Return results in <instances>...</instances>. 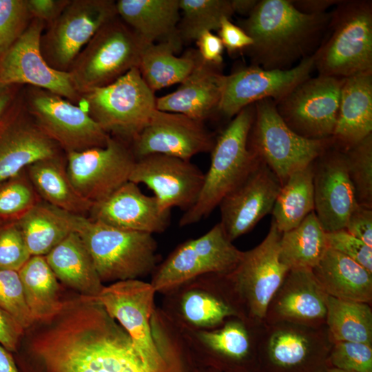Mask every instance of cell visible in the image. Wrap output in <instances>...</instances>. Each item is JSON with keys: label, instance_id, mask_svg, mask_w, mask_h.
<instances>
[{"label": "cell", "instance_id": "1", "mask_svg": "<svg viewBox=\"0 0 372 372\" xmlns=\"http://www.w3.org/2000/svg\"><path fill=\"white\" fill-rule=\"evenodd\" d=\"M39 324L14 353L19 372H163L94 298L66 299L56 316Z\"/></svg>", "mask_w": 372, "mask_h": 372}, {"label": "cell", "instance_id": "2", "mask_svg": "<svg viewBox=\"0 0 372 372\" xmlns=\"http://www.w3.org/2000/svg\"><path fill=\"white\" fill-rule=\"evenodd\" d=\"M331 12L307 14L291 0H260L239 26L253 44L245 52L251 64L267 70L290 69L312 56L321 44Z\"/></svg>", "mask_w": 372, "mask_h": 372}, {"label": "cell", "instance_id": "3", "mask_svg": "<svg viewBox=\"0 0 372 372\" xmlns=\"http://www.w3.org/2000/svg\"><path fill=\"white\" fill-rule=\"evenodd\" d=\"M254 115V104L245 107L216 138L200 194L194 205L180 217V227L193 225L208 216L258 163L260 159L248 146Z\"/></svg>", "mask_w": 372, "mask_h": 372}, {"label": "cell", "instance_id": "4", "mask_svg": "<svg viewBox=\"0 0 372 372\" xmlns=\"http://www.w3.org/2000/svg\"><path fill=\"white\" fill-rule=\"evenodd\" d=\"M76 233L90 254L101 282L138 279L156 266L153 234L125 230L70 213Z\"/></svg>", "mask_w": 372, "mask_h": 372}, {"label": "cell", "instance_id": "5", "mask_svg": "<svg viewBox=\"0 0 372 372\" xmlns=\"http://www.w3.org/2000/svg\"><path fill=\"white\" fill-rule=\"evenodd\" d=\"M313 55L318 75L345 79L372 72V1L341 0Z\"/></svg>", "mask_w": 372, "mask_h": 372}, {"label": "cell", "instance_id": "6", "mask_svg": "<svg viewBox=\"0 0 372 372\" xmlns=\"http://www.w3.org/2000/svg\"><path fill=\"white\" fill-rule=\"evenodd\" d=\"M156 99L136 67L107 85L81 94L79 105L109 135L132 143L149 123Z\"/></svg>", "mask_w": 372, "mask_h": 372}, {"label": "cell", "instance_id": "7", "mask_svg": "<svg viewBox=\"0 0 372 372\" xmlns=\"http://www.w3.org/2000/svg\"><path fill=\"white\" fill-rule=\"evenodd\" d=\"M281 234L271 220L265 239L243 251L237 267L224 275L242 319L253 325L264 324L268 305L289 271L280 260Z\"/></svg>", "mask_w": 372, "mask_h": 372}, {"label": "cell", "instance_id": "8", "mask_svg": "<svg viewBox=\"0 0 372 372\" xmlns=\"http://www.w3.org/2000/svg\"><path fill=\"white\" fill-rule=\"evenodd\" d=\"M249 148L273 172L282 185L293 172L311 164L333 145L331 138L309 139L292 131L271 99L254 103Z\"/></svg>", "mask_w": 372, "mask_h": 372}, {"label": "cell", "instance_id": "9", "mask_svg": "<svg viewBox=\"0 0 372 372\" xmlns=\"http://www.w3.org/2000/svg\"><path fill=\"white\" fill-rule=\"evenodd\" d=\"M146 45L118 16L110 20L82 49L68 71L76 90L81 95L138 68Z\"/></svg>", "mask_w": 372, "mask_h": 372}, {"label": "cell", "instance_id": "10", "mask_svg": "<svg viewBox=\"0 0 372 372\" xmlns=\"http://www.w3.org/2000/svg\"><path fill=\"white\" fill-rule=\"evenodd\" d=\"M333 342L326 324L311 327L289 322L262 325L256 372H322Z\"/></svg>", "mask_w": 372, "mask_h": 372}, {"label": "cell", "instance_id": "11", "mask_svg": "<svg viewBox=\"0 0 372 372\" xmlns=\"http://www.w3.org/2000/svg\"><path fill=\"white\" fill-rule=\"evenodd\" d=\"M22 93L37 125L66 154L106 145L110 135L80 105L36 87Z\"/></svg>", "mask_w": 372, "mask_h": 372}, {"label": "cell", "instance_id": "12", "mask_svg": "<svg viewBox=\"0 0 372 372\" xmlns=\"http://www.w3.org/2000/svg\"><path fill=\"white\" fill-rule=\"evenodd\" d=\"M242 254L218 223L203 236L179 245L159 266L151 284L156 292H165L201 275H227L237 267Z\"/></svg>", "mask_w": 372, "mask_h": 372}, {"label": "cell", "instance_id": "13", "mask_svg": "<svg viewBox=\"0 0 372 372\" xmlns=\"http://www.w3.org/2000/svg\"><path fill=\"white\" fill-rule=\"evenodd\" d=\"M117 16L113 0H70L41 35L40 45L44 59L52 68L68 72L98 30Z\"/></svg>", "mask_w": 372, "mask_h": 372}, {"label": "cell", "instance_id": "14", "mask_svg": "<svg viewBox=\"0 0 372 372\" xmlns=\"http://www.w3.org/2000/svg\"><path fill=\"white\" fill-rule=\"evenodd\" d=\"M343 81L333 76H311L275 101L276 110L286 125L300 136L331 138Z\"/></svg>", "mask_w": 372, "mask_h": 372}, {"label": "cell", "instance_id": "15", "mask_svg": "<svg viewBox=\"0 0 372 372\" xmlns=\"http://www.w3.org/2000/svg\"><path fill=\"white\" fill-rule=\"evenodd\" d=\"M45 25L32 19L25 32L0 56V83L41 88L79 105L81 94L70 72L52 68L41 54Z\"/></svg>", "mask_w": 372, "mask_h": 372}, {"label": "cell", "instance_id": "16", "mask_svg": "<svg viewBox=\"0 0 372 372\" xmlns=\"http://www.w3.org/2000/svg\"><path fill=\"white\" fill-rule=\"evenodd\" d=\"M70 179L94 205L129 180L136 158L127 143L110 136L105 146L66 154Z\"/></svg>", "mask_w": 372, "mask_h": 372}, {"label": "cell", "instance_id": "17", "mask_svg": "<svg viewBox=\"0 0 372 372\" xmlns=\"http://www.w3.org/2000/svg\"><path fill=\"white\" fill-rule=\"evenodd\" d=\"M155 293L151 283L132 279L104 286L94 299L124 329L147 361L164 367L165 361L151 327Z\"/></svg>", "mask_w": 372, "mask_h": 372}, {"label": "cell", "instance_id": "18", "mask_svg": "<svg viewBox=\"0 0 372 372\" xmlns=\"http://www.w3.org/2000/svg\"><path fill=\"white\" fill-rule=\"evenodd\" d=\"M315 70L313 55L287 70H267L250 65L225 75L218 112L234 117L245 107L261 100L282 98Z\"/></svg>", "mask_w": 372, "mask_h": 372}, {"label": "cell", "instance_id": "19", "mask_svg": "<svg viewBox=\"0 0 372 372\" xmlns=\"http://www.w3.org/2000/svg\"><path fill=\"white\" fill-rule=\"evenodd\" d=\"M22 90L0 119V183L35 162L61 155L28 113Z\"/></svg>", "mask_w": 372, "mask_h": 372}, {"label": "cell", "instance_id": "20", "mask_svg": "<svg viewBox=\"0 0 372 372\" xmlns=\"http://www.w3.org/2000/svg\"><path fill=\"white\" fill-rule=\"evenodd\" d=\"M215 141L204 123L182 114L156 109L130 147L136 160L163 154L191 161L195 155L211 152Z\"/></svg>", "mask_w": 372, "mask_h": 372}, {"label": "cell", "instance_id": "21", "mask_svg": "<svg viewBox=\"0 0 372 372\" xmlns=\"http://www.w3.org/2000/svg\"><path fill=\"white\" fill-rule=\"evenodd\" d=\"M205 174L191 161L163 154L136 159L129 180L145 185L164 210L191 208L200 194Z\"/></svg>", "mask_w": 372, "mask_h": 372}, {"label": "cell", "instance_id": "22", "mask_svg": "<svg viewBox=\"0 0 372 372\" xmlns=\"http://www.w3.org/2000/svg\"><path fill=\"white\" fill-rule=\"evenodd\" d=\"M314 212L325 232L345 228L358 205L344 152L332 145L313 162Z\"/></svg>", "mask_w": 372, "mask_h": 372}, {"label": "cell", "instance_id": "23", "mask_svg": "<svg viewBox=\"0 0 372 372\" xmlns=\"http://www.w3.org/2000/svg\"><path fill=\"white\" fill-rule=\"evenodd\" d=\"M281 186L273 172L259 160L245 179L222 199L219 223L230 241L251 231L271 212Z\"/></svg>", "mask_w": 372, "mask_h": 372}, {"label": "cell", "instance_id": "24", "mask_svg": "<svg viewBox=\"0 0 372 372\" xmlns=\"http://www.w3.org/2000/svg\"><path fill=\"white\" fill-rule=\"evenodd\" d=\"M327 296L312 269H289L268 305L264 323L324 326Z\"/></svg>", "mask_w": 372, "mask_h": 372}, {"label": "cell", "instance_id": "25", "mask_svg": "<svg viewBox=\"0 0 372 372\" xmlns=\"http://www.w3.org/2000/svg\"><path fill=\"white\" fill-rule=\"evenodd\" d=\"M90 214L91 219L117 228L153 234L167 229L171 211L163 209L154 196L145 195L128 180L95 203Z\"/></svg>", "mask_w": 372, "mask_h": 372}, {"label": "cell", "instance_id": "26", "mask_svg": "<svg viewBox=\"0 0 372 372\" xmlns=\"http://www.w3.org/2000/svg\"><path fill=\"white\" fill-rule=\"evenodd\" d=\"M225 76L220 66L206 62L198 52L192 72L174 92L156 98V109L204 123L218 112Z\"/></svg>", "mask_w": 372, "mask_h": 372}, {"label": "cell", "instance_id": "27", "mask_svg": "<svg viewBox=\"0 0 372 372\" xmlns=\"http://www.w3.org/2000/svg\"><path fill=\"white\" fill-rule=\"evenodd\" d=\"M372 134V72L344 79L333 145L347 150Z\"/></svg>", "mask_w": 372, "mask_h": 372}, {"label": "cell", "instance_id": "28", "mask_svg": "<svg viewBox=\"0 0 372 372\" xmlns=\"http://www.w3.org/2000/svg\"><path fill=\"white\" fill-rule=\"evenodd\" d=\"M263 324L253 325L232 318L216 330L200 331L198 337L227 372H256L258 344Z\"/></svg>", "mask_w": 372, "mask_h": 372}, {"label": "cell", "instance_id": "29", "mask_svg": "<svg viewBox=\"0 0 372 372\" xmlns=\"http://www.w3.org/2000/svg\"><path fill=\"white\" fill-rule=\"evenodd\" d=\"M116 6L119 18L146 44H182L179 0H118Z\"/></svg>", "mask_w": 372, "mask_h": 372}, {"label": "cell", "instance_id": "30", "mask_svg": "<svg viewBox=\"0 0 372 372\" xmlns=\"http://www.w3.org/2000/svg\"><path fill=\"white\" fill-rule=\"evenodd\" d=\"M58 280L76 294L96 298L104 287L84 243L72 232L45 256Z\"/></svg>", "mask_w": 372, "mask_h": 372}, {"label": "cell", "instance_id": "31", "mask_svg": "<svg viewBox=\"0 0 372 372\" xmlns=\"http://www.w3.org/2000/svg\"><path fill=\"white\" fill-rule=\"evenodd\" d=\"M312 272L327 295L371 304L372 273L347 256L328 248Z\"/></svg>", "mask_w": 372, "mask_h": 372}, {"label": "cell", "instance_id": "32", "mask_svg": "<svg viewBox=\"0 0 372 372\" xmlns=\"http://www.w3.org/2000/svg\"><path fill=\"white\" fill-rule=\"evenodd\" d=\"M25 170L36 192L48 205L79 216L90 213L94 203L77 192L61 155L35 162Z\"/></svg>", "mask_w": 372, "mask_h": 372}, {"label": "cell", "instance_id": "33", "mask_svg": "<svg viewBox=\"0 0 372 372\" xmlns=\"http://www.w3.org/2000/svg\"><path fill=\"white\" fill-rule=\"evenodd\" d=\"M18 273L35 324L47 322L56 316L65 300L61 298L59 282L45 256H31Z\"/></svg>", "mask_w": 372, "mask_h": 372}, {"label": "cell", "instance_id": "34", "mask_svg": "<svg viewBox=\"0 0 372 372\" xmlns=\"http://www.w3.org/2000/svg\"><path fill=\"white\" fill-rule=\"evenodd\" d=\"M182 44L173 41L154 43L143 48L138 69L147 86L156 90L183 81L193 70L198 51L190 50L178 57L174 54Z\"/></svg>", "mask_w": 372, "mask_h": 372}, {"label": "cell", "instance_id": "35", "mask_svg": "<svg viewBox=\"0 0 372 372\" xmlns=\"http://www.w3.org/2000/svg\"><path fill=\"white\" fill-rule=\"evenodd\" d=\"M17 223L31 256H45L73 232L70 213L41 202Z\"/></svg>", "mask_w": 372, "mask_h": 372}, {"label": "cell", "instance_id": "36", "mask_svg": "<svg viewBox=\"0 0 372 372\" xmlns=\"http://www.w3.org/2000/svg\"><path fill=\"white\" fill-rule=\"evenodd\" d=\"M327 249L326 232L313 211L296 227L282 233L280 260L289 270L312 269Z\"/></svg>", "mask_w": 372, "mask_h": 372}, {"label": "cell", "instance_id": "37", "mask_svg": "<svg viewBox=\"0 0 372 372\" xmlns=\"http://www.w3.org/2000/svg\"><path fill=\"white\" fill-rule=\"evenodd\" d=\"M314 211L313 163L291 174L280 190L274 203L272 220L280 233L299 225Z\"/></svg>", "mask_w": 372, "mask_h": 372}, {"label": "cell", "instance_id": "38", "mask_svg": "<svg viewBox=\"0 0 372 372\" xmlns=\"http://www.w3.org/2000/svg\"><path fill=\"white\" fill-rule=\"evenodd\" d=\"M326 326L333 343L355 342L372 345L371 304L328 295Z\"/></svg>", "mask_w": 372, "mask_h": 372}, {"label": "cell", "instance_id": "39", "mask_svg": "<svg viewBox=\"0 0 372 372\" xmlns=\"http://www.w3.org/2000/svg\"><path fill=\"white\" fill-rule=\"evenodd\" d=\"M185 318L198 327L222 325L226 319L242 318L235 304L223 276V286L218 293L191 290L181 300Z\"/></svg>", "mask_w": 372, "mask_h": 372}, {"label": "cell", "instance_id": "40", "mask_svg": "<svg viewBox=\"0 0 372 372\" xmlns=\"http://www.w3.org/2000/svg\"><path fill=\"white\" fill-rule=\"evenodd\" d=\"M182 12L178 32L182 41L196 40L205 31L218 30L223 18L234 12L231 0H179Z\"/></svg>", "mask_w": 372, "mask_h": 372}, {"label": "cell", "instance_id": "41", "mask_svg": "<svg viewBox=\"0 0 372 372\" xmlns=\"http://www.w3.org/2000/svg\"><path fill=\"white\" fill-rule=\"evenodd\" d=\"M41 202L26 170L0 183V220L17 222Z\"/></svg>", "mask_w": 372, "mask_h": 372}, {"label": "cell", "instance_id": "42", "mask_svg": "<svg viewBox=\"0 0 372 372\" xmlns=\"http://www.w3.org/2000/svg\"><path fill=\"white\" fill-rule=\"evenodd\" d=\"M343 151L358 204L372 208V134Z\"/></svg>", "mask_w": 372, "mask_h": 372}, {"label": "cell", "instance_id": "43", "mask_svg": "<svg viewBox=\"0 0 372 372\" xmlns=\"http://www.w3.org/2000/svg\"><path fill=\"white\" fill-rule=\"evenodd\" d=\"M0 308L25 331L35 324L25 300L18 271L0 270Z\"/></svg>", "mask_w": 372, "mask_h": 372}, {"label": "cell", "instance_id": "44", "mask_svg": "<svg viewBox=\"0 0 372 372\" xmlns=\"http://www.w3.org/2000/svg\"><path fill=\"white\" fill-rule=\"evenodd\" d=\"M32 19L27 0H0V56L25 32Z\"/></svg>", "mask_w": 372, "mask_h": 372}, {"label": "cell", "instance_id": "45", "mask_svg": "<svg viewBox=\"0 0 372 372\" xmlns=\"http://www.w3.org/2000/svg\"><path fill=\"white\" fill-rule=\"evenodd\" d=\"M329 366L349 372H372V345L355 342H333Z\"/></svg>", "mask_w": 372, "mask_h": 372}, {"label": "cell", "instance_id": "46", "mask_svg": "<svg viewBox=\"0 0 372 372\" xmlns=\"http://www.w3.org/2000/svg\"><path fill=\"white\" fill-rule=\"evenodd\" d=\"M31 257L17 222L0 227V270L18 271Z\"/></svg>", "mask_w": 372, "mask_h": 372}, {"label": "cell", "instance_id": "47", "mask_svg": "<svg viewBox=\"0 0 372 372\" xmlns=\"http://www.w3.org/2000/svg\"><path fill=\"white\" fill-rule=\"evenodd\" d=\"M328 248L355 260L372 273V247L350 234L344 229L326 232Z\"/></svg>", "mask_w": 372, "mask_h": 372}, {"label": "cell", "instance_id": "48", "mask_svg": "<svg viewBox=\"0 0 372 372\" xmlns=\"http://www.w3.org/2000/svg\"><path fill=\"white\" fill-rule=\"evenodd\" d=\"M218 36L229 54L245 52L253 44L251 38L228 18L222 19Z\"/></svg>", "mask_w": 372, "mask_h": 372}, {"label": "cell", "instance_id": "49", "mask_svg": "<svg viewBox=\"0 0 372 372\" xmlns=\"http://www.w3.org/2000/svg\"><path fill=\"white\" fill-rule=\"evenodd\" d=\"M344 229L372 247V208L358 205L350 214Z\"/></svg>", "mask_w": 372, "mask_h": 372}, {"label": "cell", "instance_id": "50", "mask_svg": "<svg viewBox=\"0 0 372 372\" xmlns=\"http://www.w3.org/2000/svg\"><path fill=\"white\" fill-rule=\"evenodd\" d=\"M24 334V329L0 308V344L12 354L15 353Z\"/></svg>", "mask_w": 372, "mask_h": 372}, {"label": "cell", "instance_id": "51", "mask_svg": "<svg viewBox=\"0 0 372 372\" xmlns=\"http://www.w3.org/2000/svg\"><path fill=\"white\" fill-rule=\"evenodd\" d=\"M70 0H27L30 13L33 19L42 21L48 25L62 13Z\"/></svg>", "mask_w": 372, "mask_h": 372}, {"label": "cell", "instance_id": "52", "mask_svg": "<svg viewBox=\"0 0 372 372\" xmlns=\"http://www.w3.org/2000/svg\"><path fill=\"white\" fill-rule=\"evenodd\" d=\"M196 45L197 51L204 61L216 65H221L224 46L218 35L205 31L196 39Z\"/></svg>", "mask_w": 372, "mask_h": 372}, {"label": "cell", "instance_id": "53", "mask_svg": "<svg viewBox=\"0 0 372 372\" xmlns=\"http://www.w3.org/2000/svg\"><path fill=\"white\" fill-rule=\"evenodd\" d=\"M341 0H291L293 6L300 12L307 14L327 12V9L338 5Z\"/></svg>", "mask_w": 372, "mask_h": 372}, {"label": "cell", "instance_id": "54", "mask_svg": "<svg viewBox=\"0 0 372 372\" xmlns=\"http://www.w3.org/2000/svg\"><path fill=\"white\" fill-rule=\"evenodd\" d=\"M24 86L0 83V119Z\"/></svg>", "mask_w": 372, "mask_h": 372}, {"label": "cell", "instance_id": "55", "mask_svg": "<svg viewBox=\"0 0 372 372\" xmlns=\"http://www.w3.org/2000/svg\"><path fill=\"white\" fill-rule=\"evenodd\" d=\"M0 372H19L12 353L0 344Z\"/></svg>", "mask_w": 372, "mask_h": 372}, {"label": "cell", "instance_id": "56", "mask_svg": "<svg viewBox=\"0 0 372 372\" xmlns=\"http://www.w3.org/2000/svg\"><path fill=\"white\" fill-rule=\"evenodd\" d=\"M258 0H231L234 12L248 17L256 6Z\"/></svg>", "mask_w": 372, "mask_h": 372}, {"label": "cell", "instance_id": "57", "mask_svg": "<svg viewBox=\"0 0 372 372\" xmlns=\"http://www.w3.org/2000/svg\"><path fill=\"white\" fill-rule=\"evenodd\" d=\"M322 372H349V371H344V370L339 369L337 368L329 366V367L326 368Z\"/></svg>", "mask_w": 372, "mask_h": 372}, {"label": "cell", "instance_id": "58", "mask_svg": "<svg viewBox=\"0 0 372 372\" xmlns=\"http://www.w3.org/2000/svg\"><path fill=\"white\" fill-rule=\"evenodd\" d=\"M5 223V222L0 220V227Z\"/></svg>", "mask_w": 372, "mask_h": 372}]
</instances>
